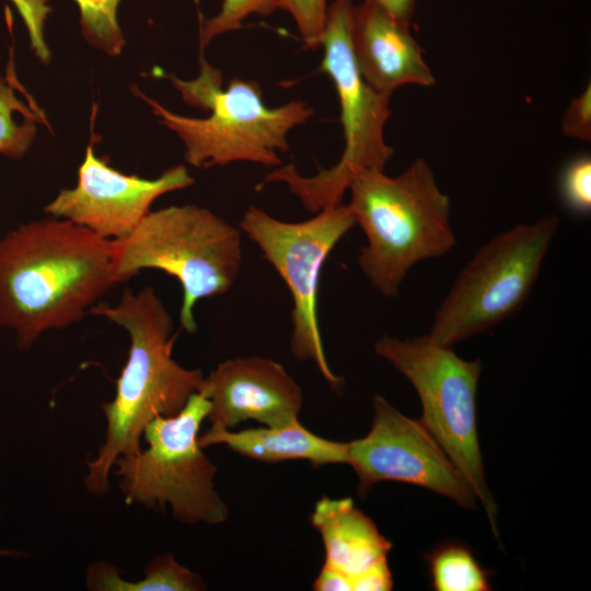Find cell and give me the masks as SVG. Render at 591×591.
I'll return each instance as SVG.
<instances>
[{
	"mask_svg": "<svg viewBox=\"0 0 591 591\" xmlns=\"http://www.w3.org/2000/svg\"><path fill=\"white\" fill-rule=\"evenodd\" d=\"M113 240L70 220L22 223L0 237V328L21 350L81 321L117 282Z\"/></svg>",
	"mask_w": 591,
	"mask_h": 591,
	"instance_id": "obj_1",
	"label": "cell"
},
{
	"mask_svg": "<svg viewBox=\"0 0 591 591\" xmlns=\"http://www.w3.org/2000/svg\"><path fill=\"white\" fill-rule=\"evenodd\" d=\"M90 313L123 327L130 338L127 361L116 382L115 397L102 405L106 417L104 443L88 462L84 485L103 495L109 488V471L120 456L141 450L147 425L155 417L176 415L189 397L201 391V370L188 369L173 358L177 337L174 323L153 287L135 292L125 288L115 305L96 303Z\"/></svg>",
	"mask_w": 591,
	"mask_h": 591,
	"instance_id": "obj_2",
	"label": "cell"
},
{
	"mask_svg": "<svg viewBox=\"0 0 591 591\" xmlns=\"http://www.w3.org/2000/svg\"><path fill=\"white\" fill-rule=\"evenodd\" d=\"M348 189V206L367 239L357 262L382 296L395 298L413 266L455 246L450 198L424 159L396 176L359 171Z\"/></svg>",
	"mask_w": 591,
	"mask_h": 591,
	"instance_id": "obj_3",
	"label": "cell"
},
{
	"mask_svg": "<svg viewBox=\"0 0 591 591\" xmlns=\"http://www.w3.org/2000/svg\"><path fill=\"white\" fill-rule=\"evenodd\" d=\"M183 100L208 111L204 118L171 112L158 101L137 94L152 113L185 147V160L195 167L223 166L234 162H252L280 166L279 153L289 149L288 136L314 114L304 101H290L268 107L260 85L255 81L232 79L222 88V73L200 54V73L190 81L171 76Z\"/></svg>",
	"mask_w": 591,
	"mask_h": 591,
	"instance_id": "obj_4",
	"label": "cell"
},
{
	"mask_svg": "<svg viewBox=\"0 0 591 591\" xmlns=\"http://www.w3.org/2000/svg\"><path fill=\"white\" fill-rule=\"evenodd\" d=\"M114 273L126 282L143 269L173 276L183 289L181 327L197 331L194 308L227 293L242 264V231L207 208L169 206L149 211L126 236L113 240Z\"/></svg>",
	"mask_w": 591,
	"mask_h": 591,
	"instance_id": "obj_5",
	"label": "cell"
},
{
	"mask_svg": "<svg viewBox=\"0 0 591 591\" xmlns=\"http://www.w3.org/2000/svg\"><path fill=\"white\" fill-rule=\"evenodd\" d=\"M354 5L351 0H333L328 4L321 42V69L333 81L340 107L345 147L339 161L331 169H320L312 176H303L293 164L280 165L259 184V187L270 183L286 184L312 213L341 204L359 171H384L394 153L384 139L392 94L372 88L362 78L354 57Z\"/></svg>",
	"mask_w": 591,
	"mask_h": 591,
	"instance_id": "obj_6",
	"label": "cell"
},
{
	"mask_svg": "<svg viewBox=\"0 0 591 591\" xmlns=\"http://www.w3.org/2000/svg\"><path fill=\"white\" fill-rule=\"evenodd\" d=\"M374 350L415 387L422 405L420 422L467 480L499 538L497 506L485 480L477 434L482 361L460 358L452 347L437 344L428 334L407 339L383 335Z\"/></svg>",
	"mask_w": 591,
	"mask_h": 591,
	"instance_id": "obj_7",
	"label": "cell"
},
{
	"mask_svg": "<svg viewBox=\"0 0 591 591\" xmlns=\"http://www.w3.org/2000/svg\"><path fill=\"white\" fill-rule=\"evenodd\" d=\"M210 407L201 391L193 394L176 415L147 425V449L115 461L126 503L170 506L173 517L188 524L227 521L229 508L213 483L217 467L198 442Z\"/></svg>",
	"mask_w": 591,
	"mask_h": 591,
	"instance_id": "obj_8",
	"label": "cell"
},
{
	"mask_svg": "<svg viewBox=\"0 0 591 591\" xmlns=\"http://www.w3.org/2000/svg\"><path fill=\"white\" fill-rule=\"evenodd\" d=\"M559 224L558 216L546 215L480 246L441 302L428 336L452 347L517 314L531 294Z\"/></svg>",
	"mask_w": 591,
	"mask_h": 591,
	"instance_id": "obj_9",
	"label": "cell"
},
{
	"mask_svg": "<svg viewBox=\"0 0 591 591\" xmlns=\"http://www.w3.org/2000/svg\"><path fill=\"white\" fill-rule=\"evenodd\" d=\"M355 224L349 206L343 202L300 222L278 220L262 208L251 206L239 223L290 291L293 356L298 360L313 361L335 391H340L345 382L326 360L317 317L318 283L326 258Z\"/></svg>",
	"mask_w": 591,
	"mask_h": 591,
	"instance_id": "obj_10",
	"label": "cell"
},
{
	"mask_svg": "<svg viewBox=\"0 0 591 591\" xmlns=\"http://www.w3.org/2000/svg\"><path fill=\"white\" fill-rule=\"evenodd\" d=\"M373 410L368 434L348 442L347 464L358 476L359 494L380 482H398L432 490L462 508H476L474 490L420 421L381 395H374Z\"/></svg>",
	"mask_w": 591,
	"mask_h": 591,
	"instance_id": "obj_11",
	"label": "cell"
},
{
	"mask_svg": "<svg viewBox=\"0 0 591 591\" xmlns=\"http://www.w3.org/2000/svg\"><path fill=\"white\" fill-rule=\"evenodd\" d=\"M195 183L185 165H175L155 178L124 174L95 155L88 146L73 188L61 189L45 207L50 217L70 220L95 234L118 240L129 234L162 195Z\"/></svg>",
	"mask_w": 591,
	"mask_h": 591,
	"instance_id": "obj_12",
	"label": "cell"
},
{
	"mask_svg": "<svg viewBox=\"0 0 591 591\" xmlns=\"http://www.w3.org/2000/svg\"><path fill=\"white\" fill-rule=\"evenodd\" d=\"M212 430H230L247 420L280 427L298 419L303 395L282 364L264 357L228 359L205 376Z\"/></svg>",
	"mask_w": 591,
	"mask_h": 591,
	"instance_id": "obj_13",
	"label": "cell"
},
{
	"mask_svg": "<svg viewBox=\"0 0 591 591\" xmlns=\"http://www.w3.org/2000/svg\"><path fill=\"white\" fill-rule=\"evenodd\" d=\"M351 45L362 78L380 92L392 94L403 85L434 84L433 73L410 33V25L370 1L354 5Z\"/></svg>",
	"mask_w": 591,
	"mask_h": 591,
	"instance_id": "obj_14",
	"label": "cell"
},
{
	"mask_svg": "<svg viewBox=\"0 0 591 591\" xmlns=\"http://www.w3.org/2000/svg\"><path fill=\"white\" fill-rule=\"evenodd\" d=\"M311 523L322 537L325 561L351 577L386 558L392 548L351 498L322 497L315 503Z\"/></svg>",
	"mask_w": 591,
	"mask_h": 591,
	"instance_id": "obj_15",
	"label": "cell"
},
{
	"mask_svg": "<svg viewBox=\"0 0 591 591\" xmlns=\"http://www.w3.org/2000/svg\"><path fill=\"white\" fill-rule=\"evenodd\" d=\"M204 449L223 444L232 451L262 462L306 460L314 466L347 464L348 442L320 437L299 419L280 427L252 428L240 431L209 429L198 438Z\"/></svg>",
	"mask_w": 591,
	"mask_h": 591,
	"instance_id": "obj_16",
	"label": "cell"
},
{
	"mask_svg": "<svg viewBox=\"0 0 591 591\" xmlns=\"http://www.w3.org/2000/svg\"><path fill=\"white\" fill-rule=\"evenodd\" d=\"M121 570L108 563L92 564L86 571V586L94 591H199L205 590L202 578L178 564L170 553L153 558L141 580L127 581Z\"/></svg>",
	"mask_w": 591,
	"mask_h": 591,
	"instance_id": "obj_17",
	"label": "cell"
},
{
	"mask_svg": "<svg viewBox=\"0 0 591 591\" xmlns=\"http://www.w3.org/2000/svg\"><path fill=\"white\" fill-rule=\"evenodd\" d=\"M432 584L438 591H488L489 572L464 544L440 545L427 557Z\"/></svg>",
	"mask_w": 591,
	"mask_h": 591,
	"instance_id": "obj_18",
	"label": "cell"
},
{
	"mask_svg": "<svg viewBox=\"0 0 591 591\" xmlns=\"http://www.w3.org/2000/svg\"><path fill=\"white\" fill-rule=\"evenodd\" d=\"M15 78L9 81L0 76V154L8 158H21L30 149L35 136L37 118L19 121L16 116L44 118L40 109L27 107L15 92Z\"/></svg>",
	"mask_w": 591,
	"mask_h": 591,
	"instance_id": "obj_19",
	"label": "cell"
},
{
	"mask_svg": "<svg viewBox=\"0 0 591 591\" xmlns=\"http://www.w3.org/2000/svg\"><path fill=\"white\" fill-rule=\"evenodd\" d=\"M80 11L85 40L109 56L121 53L126 40L118 22L121 0H73Z\"/></svg>",
	"mask_w": 591,
	"mask_h": 591,
	"instance_id": "obj_20",
	"label": "cell"
},
{
	"mask_svg": "<svg viewBox=\"0 0 591 591\" xmlns=\"http://www.w3.org/2000/svg\"><path fill=\"white\" fill-rule=\"evenodd\" d=\"M283 0H223L219 12L200 25L199 47L202 51L210 42L222 34L236 31L251 15H269L282 9Z\"/></svg>",
	"mask_w": 591,
	"mask_h": 591,
	"instance_id": "obj_21",
	"label": "cell"
},
{
	"mask_svg": "<svg viewBox=\"0 0 591 591\" xmlns=\"http://www.w3.org/2000/svg\"><path fill=\"white\" fill-rule=\"evenodd\" d=\"M559 193L564 205L578 216L591 211V158L580 154L570 159L559 177Z\"/></svg>",
	"mask_w": 591,
	"mask_h": 591,
	"instance_id": "obj_22",
	"label": "cell"
},
{
	"mask_svg": "<svg viewBox=\"0 0 591 591\" xmlns=\"http://www.w3.org/2000/svg\"><path fill=\"white\" fill-rule=\"evenodd\" d=\"M327 9L328 0H283L281 10L291 15L305 46L316 49L321 47Z\"/></svg>",
	"mask_w": 591,
	"mask_h": 591,
	"instance_id": "obj_23",
	"label": "cell"
},
{
	"mask_svg": "<svg viewBox=\"0 0 591 591\" xmlns=\"http://www.w3.org/2000/svg\"><path fill=\"white\" fill-rule=\"evenodd\" d=\"M561 130L567 137L589 142L591 140V84L579 96L571 99L561 117Z\"/></svg>",
	"mask_w": 591,
	"mask_h": 591,
	"instance_id": "obj_24",
	"label": "cell"
},
{
	"mask_svg": "<svg viewBox=\"0 0 591 591\" xmlns=\"http://www.w3.org/2000/svg\"><path fill=\"white\" fill-rule=\"evenodd\" d=\"M392 589L393 577L386 558L352 577V591H389Z\"/></svg>",
	"mask_w": 591,
	"mask_h": 591,
	"instance_id": "obj_25",
	"label": "cell"
},
{
	"mask_svg": "<svg viewBox=\"0 0 591 591\" xmlns=\"http://www.w3.org/2000/svg\"><path fill=\"white\" fill-rule=\"evenodd\" d=\"M312 588L315 591H352V577L325 561Z\"/></svg>",
	"mask_w": 591,
	"mask_h": 591,
	"instance_id": "obj_26",
	"label": "cell"
},
{
	"mask_svg": "<svg viewBox=\"0 0 591 591\" xmlns=\"http://www.w3.org/2000/svg\"><path fill=\"white\" fill-rule=\"evenodd\" d=\"M385 11L397 21L410 25L416 0H367Z\"/></svg>",
	"mask_w": 591,
	"mask_h": 591,
	"instance_id": "obj_27",
	"label": "cell"
},
{
	"mask_svg": "<svg viewBox=\"0 0 591 591\" xmlns=\"http://www.w3.org/2000/svg\"><path fill=\"white\" fill-rule=\"evenodd\" d=\"M14 554L13 552H10V551H2L0 549V556H5V555H12Z\"/></svg>",
	"mask_w": 591,
	"mask_h": 591,
	"instance_id": "obj_28",
	"label": "cell"
}]
</instances>
